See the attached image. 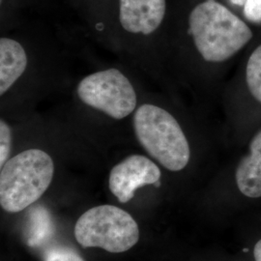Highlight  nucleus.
I'll return each instance as SVG.
<instances>
[{"label": "nucleus", "instance_id": "f257e3e1", "mask_svg": "<svg viewBox=\"0 0 261 261\" xmlns=\"http://www.w3.org/2000/svg\"><path fill=\"white\" fill-rule=\"evenodd\" d=\"M58 42L21 34L0 37V115L19 118L37 112L48 96L69 86Z\"/></svg>", "mask_w": 261, "mask_h": 261}, {"label": "nucleus", "instance_id": "f03ea898", "mask_svg": "<svg viewBox=\"0 0 261 261\" xmlns=\"http://www.w3.org/2000/svg\"><path fill=\"white\" fill-rule=\"evenodd\" d=\"M139 74L121 62L82 75L71 86L67 114L84 132L121 126L130 130L133 116L147 91Z\"/></svg>", "mask_w": 261, "mask_h": 261}, {"label": "nucleus", "instance_id": "7ed1b4c3", "mask_svg": "<svg viewBox=\"0 0 261 261\" xmlns=\"http://www.w3.org/2000/svg\"><path fill=\"white\" fill-rule=\"evenodd\" d=\"M167 0H118L116 24L100 44L150 81L162 76L166 42L162 30Z\"/></svg>", "mask_w": 261, "mask_h": 261}, {"label": "nucleus", "instance_id": "20e7f679", "mask_svg": "<svg viewBox=\"0 0 261 261\" xmlns=\"http://www.w3.org/2000/svg\"><path fill=\"white\" fill-rule=\"evenodd\" d=\"M130 132L160 167L179 172L189 165L191 146L184 128L175 113L152 91H146L135 112Z\"/></svg>", "mask_w": 261, "mask_h": 261}, {"label": "nucleus", "instance_id": "39448f33", "mask_svg": "<svg viewBox=\"0 0 261 261\" xmlns=\"http://www.w3.org/2000/svg\"><path fill=\"white\" fill-rule=\"evenodd\" d=\"M187 35L206 64H220L238 53L252 38V30L217 0H203L191 10Z\"/></svg>", "mask_w": 261, "mask_h": 261}, {"label": "nucleus", "instance_id": "423d86ee", "mask_svg": "<svg viewBox=\"0 0 261 261\" xmlns=\"http://www.w3.org/2000/svg\"><path fill=\"white\" fill-rule=\"evenodd\" d=\"M53 155L39 146L15 153L0 168V204L19 213L35 203L50 187L56 174Z\"/></svg>", "mask_w": 261, "mask_h": 261}, {"label": "nucleus", "instance_id": "0eeeda50", "mask_svg": "<svg viewBox=\"0 0 261 261\" xmlns=\"http://www.w3.org/2000/svg\"><path fill=\"white\" fill-rule=\"evenodd\" d=\"M75 237L83 248H101L120 253L139 242L140 228L128 212L107 204L93 207L79 218Z\"/></svg>", "mask_w": 261, "mask_h": 261}, {"label": "nucleus", "instance_id": "6e6552de", "mask_svg": "<svg viewBox=\"0 0 261 261\" xmlns=\"http://www.w3.org/2000/svg\"><path fill=\"white\" fill-rule=\"evenodd\" d=\"M162 170L148 155L130 154L112 167L109 175V188L119 202L127 203L136 192L146 186L161 185Z\"/></svg>", "mask_w": 261, "mask_h": 261}, {"label": "nucleus", "instance_id": "1a4fd4ad", "mask_svg": "<svg viewBox=\"0 0 261 261\" xmlns=\"http://www.w3.org/2000/svg\"><path fill=\"white\" fill-rule=\"evenodd\" d=\"M236 183L244 196L261 197V130L250 143V152L236 168Z\"/></svg>", "mask_w": 261, "mask_h": 261}, {"label": "nucleus", "instance_id": "9d476101", "mask_svg": "<svg viewBox=\"0 0 261 261\" xmlns=\"http://www.w3.org/2000/svg\"><path fill=\"white\" fill-rule=\"evenodd\" d=\"M54 232V225L47 209L38 206L30 212L28 243L30 247H39L47 242Z\"/></svg>", "mask_w": 261, "mask_h": 261}, {"label": "nucleus", "instance_id": "9b49d317", "mask_svg": "<svg viewBox=\"0 0 261 261\" xmlns=\"http://www.w3.org/2000/svg\"><path fill=\"white\" fill-rule=\"evenodd\" d=\"M247 84L250 92L261 103V45L250 56L246 70Z\"/></svg>", "mask_w": 261, "mask_h": 261}, {"label": "nucleus", "instance_id": "f8f14e48", "mask_svg": "<svg viewBox=\"0 0 261 261\" xmlns=\"http://www.w3.org/2000/svg\"><path fill=\"white\" fill-rule=\"evenodd\" d=\"M43 261H84L80 253L67 246H53L45 250Z\"/></svg>", "mask_w": 261, "mask_h": 261}, {"label": "nucleus", "instance_id": "ddd939ff", "mask_svg": "<svg viewBox=\"0 0 261 261\" xmlns=\"http://www.w3.org/2000/svg\"><path fill=\"white\" fill-rule=\"evenodd\" d=\"M244 15L252 22L261 21V0H247L244 5Z\"/></svg>", "mask_w": 261, "mask_h": 261}, {"label": "nucleus", "instance_id": "4468645a", "mask_svg": "<svg viewBox=\"0 0 261 261\" xmlns=\"http://www.w3.org/2000/svg\"><path fill=\"white\" fill-rule=\"evenodd\" d=\"M253 256L255 261H261V239L256 243L254 250H253Z\"/></svg>", "mask_w": 261, "mask_h": 261}, {"label": "nucleus", "instance_id": "2eb2a0df", "mask_svg": "<svg viewBox=\"0 0 261 261\" xmlns=\"http://www.w3.org/2000/svg\"><path fill=\"white\" fill-rule=\"evenodd\" d=\"M234 5H245L247 0H229Z\"/></svg>", "mask_w": 261, "mask_h": 261}]
</instances>
